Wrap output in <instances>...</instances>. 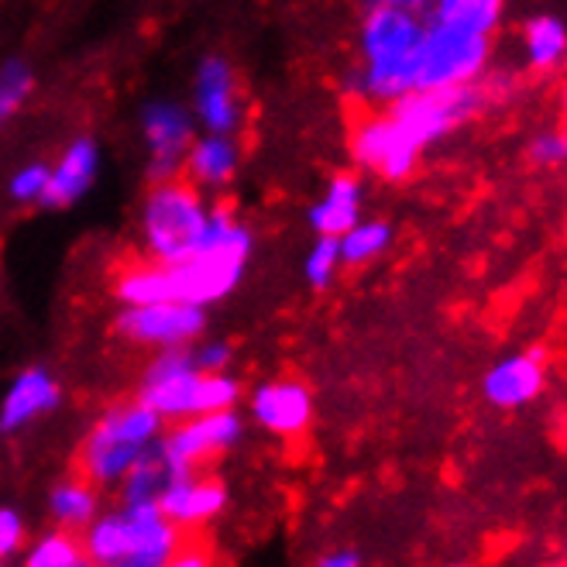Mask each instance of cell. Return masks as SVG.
<instances>
[{
  "instance_id": "6da1fadb",
  "label": "cell",
  "mask_w": 567,
  "mask_h": 567,
  "mask_svg": "<svg viewBox=\"0 0 567 567\" xmlns=\"http://www.w3.org/2000/svg\"><path fill=\"white\" fill-rule=\"evenodd\" d=\"M251 258V230L227 207L210 210L199 245L179 261H142L117 276L114 296L121 307L189 303L207 310L227 299L245 279Z\"/></svg>"
},
{
  "instance_id": "7a4b0ae2",
  "label": "cell",
  "mask_w": 567,
  "mask_h": 567,
  "mask_svg": "<svg viewBox=\"0 0 567 567\" xmlns=\"http://www.w3.org/2000/svg\"><path fill=\"white\" fill-rule=\"evenodd\" d=\"M423 18L392 11V8H364L361 21V65L354 76V90L372 100V104L389 107L392 100L413 93V62L416 45L423 35Z\"/></svg>"
},
{
  "instance_id": "3957f363",
  "label": "cell",
  "mask_w": 567,
  "mask_h": 567,
  "mask_svg": "<svg viewBox=\"0 0 567 567\" xmlns=\"http://www.w3.org/2000/svg\"><path fill=\"white\" fill-rule=\"evenodd\" d=\"M138 399L162 420H189L199 413L235 410L241 385L227 372H199L189 348H165L145 369Z\"/></svg>"
},
{
  "instance_id": "277c9868",
  "label": "cell",
  "mask_w": 567,
  "mask_h": 567,
  "mask_svg": "<svg viewBox=\"0 0 567 567\" xmlns=\"http://www.w3.org/2000/svg\"><path fill=\"white\" fill-rule=\"evenodd\" d=\"M210 204L204 189L189 179H158L142 207V241L152 261L186 258L210 224Z\"/></svg>"
},
{
  "instance_id": "5b68a950",
  "label": "cell",
  "mask_w": 567,
  "mask_h": 567,
  "mask_svg": "<svg viewBox=\"0 0 567 567\" xmlns=\"http://www.w3.org/2000/svg\"><path fill=\"white\" fill-rule=\"evenodd\" d=\"M162 423L165 420L155 410H148L142 399L107 410L90 430L83 454H80L86 482L121 485L131 464L162 437Z\"/></svg>"
},
{
  "instance_id": "8992f818",
  "label": "cell",
  "mask_w": 567,
  "mask_h": 567,
  "mask_svg": "<svg viewBox=\"0 0 567 567\" xmlns=\"http://www.w3.org/2000/svg\"><path fill=\"white\" fill-rule=\"evenodd\" d=\"M488 55L492 35H478V31L430 18L416 45L413 90H451L482 83V76L488 73Z\"/></svg>"
},
{
  "instance_id": "52a82bcc",
  "label": "cell",
  "mask_w": 567,
  "mask_h": 567,
  "mask_svg": "<svg viewBox=\"0 0 567 567\" xmlns=\"http://www.w3.org/2000/svg\"><path fill=\"white\" fill-rule=\"evenodd\" d=\"M351 158L358 169L372 173L379 179H389V183H399V179L413 176L423 152L399 131V124L392 121L389 111H379V114H369L354 124Z\"/></svg>"
},
{
  "instance_id": "ba28073f",
  "label": "cell",
  "mask_w": 567,
  "mask_h": 567,
  "mask_svg": "<svg viewBox=\"0 0 567 567\" xmlns=\"http://www.w3.org/2000/svg\"><path fill=\"white\" fill-rule=\"evenodd\" d=\"M238 437H241V420L235 410L199 413V416L179 420L176 430L158 437V451H162L165 464H169V475H189V472H196L199 461L235 447Z\"/></svg>"
},
{
  "instance_id": "9c48e42d",
  "label": "cell",
  "mask_w": 567,
  "mask_h": 567,
  "mask_svg": "<svg viewBox=\"0 0 567 567\" xmlns=\"http://www.w3.org/2000/svg\"><path fill=\"white\" fill-rule=\"evenodd\" d=\"M207 327V310L189 303H145L124 307L117 317V330L127 341L145 348H193Z\"/></svg>"
},
{
  "instance_id": "30bf717a",
  "label": "cell",
  "mask_w": 567,
  "mask_h": 567,
  "mask_svg": "<svg viewBox=\"0 0 567 567\" xmlns=\"http://www.w3.org/2000/svg\"><path fill=\"white\" fill-rule=\"evenodd\" d=\"M142 138H145V152H148V173L158 179H173L186 152L196 138V121L193 111L176 104V100H155L142 111Z\"/></svg>"
},
{
  "instance_id": "8fae6325",
  "label": "cell",
  "mask_w": 567,
  "mask_h": 567,
  "mask_svg": "<svg viewBox=\"0 0 567 567\" xmlns=\"http://www.w3.org/2000/svg\"><path fill=\"white\" fill-rule=\"evenodd\" d=\"M193 121L207 131V135H230L241 127L245 104H241V90L235 70L220 59L210 55L199 62L196 80H193Z\"/></svg>"
},
{
  "instance_id": "7c38bea8",
  "label": "cell",
  "mask_w": 567,
  "mask_h": 567,
  "mask_svg": "<svg viewBox=\"0 0 567 567\" xmlns=\"http://www.w3.org/2000/svg\"><path fill=\"white\" fill-rule=\"evenodd\" d=\"M547 372L540 351H523L495 361L482 379V392L495 410H519L544 392Z\"/></svg>"
},
{
  "instance_id": "4fadbf2b",
  "label": "cell",
  "mask_w": 567,
  "mask_h": 567,
  "mask_svg": "<svg viewBox=\"0 0 567 567\" xmlns=\"http://www.w3.org/2000/svg\"><path fill=\"white\" fill-rule=\"evenodd\" d=\"M251 416L261 430L296 437L313 420V395L299 382H265L251 392Z\"/></svg>"
},
{
  "instance_id": "5bb4252c",
  "label": "cell",
  "mask_w": 567,
  "mask_h": 567,
  "mask_svg": "<svg viewBox=\"0 0 567 567\" xmlns=\"http://www.w3.org/2000/svg\"><path fill=\"white\" fill-rule=\"evenodd\" d=\"M224 506H227V488L214 478H199L196 472L173 475L158 492V509L176 526L207 523V519L220 516Z\"/></svg>"
},
{
  "instance_id": "9a60e30c",
  "label": "cell",
  "mask_w": 567,
  "mask_h": 567,
  "mask_svg": "<svg viewBox=\"0 0 567 567\" xmlns=\"http://www.w3.org/2000/svg\"><path fill=\"white\" fill-rule=\"evenodd\" d=\"M59 382L45 369H24L0 399V433H18L59 406Z\"/></svg>"
},
{
  "instance_id": "2e32d148",
  "label": "cell",
  "mask_w": 567,
  "mask_h": 567,
  "mask_svg": "<svg viewBox=\"0 0 567 567\" xmlns=\"http://www.w3.org/2000/svg\"><path fill=\"white\" fill-rule=\"evenodd\" d=\"M100 173V148L93 138H76L65 145V152L49 165V183H45V207H73L83 199Z\"/></svg>"
},
{
  "instance_id": "e0dca14e",
  "label": "cell",
  "mask_w": 567,
  "mask_h": 567,
  "mask_svg": "<svg viewBox=\"0 0 567 567\" xmlns=\"http://www.w3.org/2000/svg\"><path fill=\"white\" fill-rule=\"evenodd\" d=\"M238 162H241V152H238L235 138L230 135H207L204 131L199 138H193L186 162H183V173L196 189H220L235 179Z\"/></svg>"
},
{
  "instance_id": "ac0fdd59",
  "label": "cell",
  "mask_w": 567,
  "mask_h": 567,
  "mask_svg": "<svg viewBox=\"0 0 567 567\" xmlns=\"http://www.w3.org/2000/svg\"><path fill=\"white\" fill-rule=\"evenodd\" d=\"M361 220V179L351 173L333 176L323 196L310 210V224L320 238H341L348 227Z\"/></svg>"
},
{
  "instance_id": "d6986e66",
  "label": "cell",
  "mask_w": 567,
  "mask_h": 567,
  "mask_svg": "<svg viewBox=\"0 0 567 567\" xmlns=\"http://www.w3.org/2000/svg\"><path fill=\"white\" fill-rule=\"evenodd\" d=\"M523 55L537 73H554L567 62V24L554 14L529 18L523 28Z\"/></svg>"
},
{
  "instance_id": "ffe728a7",
  "label": "cell",
  "mask_w": 567,
  "mask_h": 567,
  "mask_svg": "<svg viewBox=\"0 0 567 567\" xmlns=\"http://www.w3.org/2000/svg\"><path fill=\"white\" fill-rule=\"evenodd\" d=\"M49 509H52V519L62 529H86L100 513V498H96L93 482L73 478V482L55 485L52 495H49Z\"/></svg>"
},
{
  "instance_id": "44dd1931",
  "label": "cell",
  "mask_w": 567,
  "mask_h": 567,
  "mask_svg": "<svg viewBox=\"0 0 567 567\" xmlns=\"http://www.w3.org/2000/svg\"><path fill=\"white\" fill-rule=\"evenodd\" d=\"M169 464H165L158 441L131 464L127 475L121 478V503L124 506H138V503H158V492L169 482Z\"/></svg>"
},
{
  "instance_id": "7402d4cb",
  "label": "cell",
  "mask_w": 567,
  "mask_h": 567,
  "mask_svg": "<svg viewBox=\"0 0 567 567\" xmlns=\"http://www.w3.org/2000/svg\"><path fill=\"white\" fill-rule=\"evenodd\" d=\"M506 0H433L430 18L478 31V35H492L503 21Z\"/></svg>"
},
{
  "instance_id": "603a6c76",
  "label": "cell",
  "mask_w": 567,
  "mask_h": 567,
  "mask_svg": "<svg viewBox=\"0 0 567 567\" xmlns=\"http://www.w3.org/2000/svg\"><path fill=\"white\" fill-rule=\"evenodd\" d=\"M344 265H369L392 245V227L385 220H358L338 238Z\"/></svg>"
},
{
  "instance_id": "cb8c5ba5",
  "label": "cell",
  "mask_w": 567,
  "mask_h": 567,
  "mask_svg": "<svg viewBox=\"0 0 567 567\" xmlns=\"http://www.w3.org/2000/svg\"><path fill=\"white\" fill-rule=\"evenodd\" d=\"M83 564V544L73 537V529H52L39 537L24 554V567H80Z\"/></svg>"
},
{
  "instance_id": "d4e9b609",
  "label": "cell",
  "mask_w": 567,
  "mask_h": 567,
  "mask_svg": "<svg viewBox=\"0 0 567 567\" xmlns=\"http://www.w3.org/2000/svg\"><path fill=\"white\" fill-rule=\"evenodd\" d=\"M31 86H35V76H31L24 62L8 59L0 65V127H8L14 114L28 104Z\"/></svg>"
},
{
  "instance_id": "484cf974",
  "label": "cell",
  "mask_w": 567,
  "mask_h": 567,
  "mask_svg": "<svg viewBox=\"0 0 567 567\" xmlns=\"http://www.w3.org/2000/svg\"><path fill=\"white\" fill-rule=\"evenodd\" d=\"M341 245H338V238H320L317 235V241H313V248L307 251V258H303V276H307V282L313 286V289H327L333 279H338V272H341Z\"/></svg>"
},
{
  "instance_id": "4316f807",
  "label": "cell",
  "mask_w": 567,
  "mask_h": 567,
  "mask_svg": "<svg viewBox=\"0 0 567 567\" xmlns=\"http://www.w3.org/2000/svg\"><path fill=\"white\" fill-rule=\"evenodd\" d=\"M45 183H49V165L45 162H28L11 176V196L18 204H42L45 196Z\"/></svg>"
},
{
  "instance_id": "83f0119b",
  "label": "cell",
  "mask_w": 567,
  "mask_h": 567,
  "mask_svg": "<svg viewBox=\"0 0 567 567\" xmlns=\"http://www.w3.org/2000/svg\"><path fill=\"white\" fill-rule=\"evenodd\" d=\"M529 158L544 165V169H554V165H564L567 162V131H540L537 138L529 142Z\"/></svg>"
},
{
  "instance_id": "f1b7e54d",
  "label": "cell",
  "mask_w": 567,
  "mask_h": 567,
  "mask_svg": "<svg viewBox=\"0 0 567 567\" xmlns=\"http://www.w3.org/2000/svg\"><path fill=\"white\" fill-rule=\"evenodd\" d=\"M24 533L28 526L14 509H0V560L14 557L24 547Z\"/></svg>"
},
{
  "instance_id": "f546056e",
  "label": "cell",
  "mask_w": 567,
  "mask_h": 567,
  "mask_svg": "<svg viewBox=\"0 0 567 567\" xmlns=\"http://www.w3.org/2000/svg\"><path fill=\"white\" fill-rule=\"evenodd\" d=\"M189 354L199 372H227V361H230L227 344H199V348H189Z\"/></svg>"
},
{
  "instance_id": "4dcf8cb0",
  "label": "cell",
  "mask_w": 567,
  "mask_h": 567,
  "mask_svg": "<svg viewBox=\"0 0 567 567\" xmlns=\"http://www.w3.org/2000/svg\"><path fill=\"white\" fill-rule=\"evenodd\" d=\"M369 8H392V11H406L416 18H426L433 0H369Z\"/></svg>"
},
{
  "instance_id": "1f68e13d",
  "label": "cell",
  "mask_w": 567,
  "mask_h": 567,
  "mask_svg": "<svg viewBox=\"0 0 567 567\" xmlns=\"http://www.w3.org/2000/svg\"><path fill=\"white\" fill-rule=\"evenodd\" d=\"M158 567H210V557L204 550H176L165 564Z\"/></svg>"
},
{
  "instance_id": "d6a6232c",
  "label": "cell",
  "mask_w": 567,
  "mask_h": 567,
  "mask_svg": "<svg viewBox=\"0 0 567 567\" xmlns=\"http://www.w3.org/2000/svg\"><path fill=\"white\" fill-rule=\"evenodd\" d=\"M317 567H364V564L354 550H333V554H323Z\"/></svg>"
},
{
  "instance_id": "836d02e7",
  "label": "cell",
  "mask_w": 567,
  "mask_h": 567,
  "mask_svg": "<svg viewBox=\"0 0 567 567\" xmlns=\"http://www.w3.org/2000/svg\"><path fill=\"white\" fill-rule=\"evenodd\" d=\"M114 567H155V564H145V560H121Z\"/></svg>"
},
{
  "instance_id": "e575fe53",
  "label": "cell",
  "mask_w": 567,
  "mask_h": 567,
  "mask_svg": "<svg viewBox=\"0 0 567 567\" xmlns=\"http://www.w3.org/2000/svg\"><path fill=\"white\" fill-rule=\"evenodd\" d=\"M564 107H567V83H564Z\"/></svg>"
},
{
  "instance_id": "d590c367",
  "label": "cell",
  "mask_w": 567,
  "mask_h": 567,
  "mask_svg": "<svg viewBox=\"0 0 567 567\" xmlns=\"http://www.w3.org/2000/svg\"><path fill=\"white\" fill-rule=\"evenodd\" d=\"M80 567H93V564H90V560H86V557H83V564H80Z\"/></svg>"
},
{
  "instance_id": "8d00e7d4",
  "label": "cell",
  "mask_w": 567,
  "mask_h": 567,
  "mask_svg": "<svg viewBox=\"0 0 567 567\" xmlns=\"http://www.w3.org/2000/svg\"><path fill=\"white\" fill-rule=\"evenodd\" d=\"M0 567H4V560H0Z\"/></svg>"
}]
</instances>
